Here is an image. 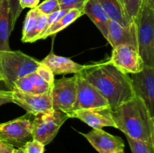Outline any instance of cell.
Masks as SVG:
<instances>
[{
    "mask_svg": "<svg viewBox=\"0 0 154 153\" xmlns=\"http://www.w3.org/2000/svg\"><path fill=\"white\" fill-rule=\"evenodd\" d=\"M11 32V21L8 2L2 0L0 5V52L11 50L9 38Z\"/></svg>",
    "mask_w": 154,
    "mask_h": 153,
    "instance_id": "ac0fdd59",
    "label": "cell"
},
{
    "mask_svg": "<svg viewBox=\"0 0 154 153\" xmlns=\"http://www.w3.org/2000/svg\"><path fill=\"white\" fill-rule=\"evenodd\" d=\"M36 8L38 9L39 11L47 16L61 10L58 0H45Z\"/></svg>",
    "mask_w": 154,
    "mask_h": 153,
    "instance_id": "d4e9b609",
    "label": "cell"
},
{
    "mask_svg": "<svg viewBox=\"0 0 154 153\" xmlns=\"http://www.w3.org/2000/svg\"><path fill=\"white\" fill-rule=\"evenodd\" d=\"M15 147L0 140V153H13Z\"/></svg>",
    "mask_w": 154,
    "mask_h": 153,
    "instance_id": "1f68e13d",
    "label": "cell"
},
{
    "mask_svg": "<svg viewBox=\"0 0 154 153\" xmlns=\"http://www.w3.org/2000/svg\"><path fill=\"white\" fill-rule=\"evenodd\" d=\"M84 11L78 9H70L68 10L67 12L64 15L61 16L57 22H54L43 34L40 37L39 40H44L50 36L54 35L60 32V31L63 30L73 23L76 20L81 17L82 15H84Z\"/></svg>",
    "mask_w": 154,
    "mask_h": 153,
    "instance_id": "ffe728a7",
    "label": "cell"
},
{
    "mask_svg": "<svg viewBox=\"0 0 154 153\" xmlns=\"http://www.w3.org/2000/svg\"><path fill=\"white\" fill-rule=\"evenodd\" d=\"M41 63L48 66L54 75L78 74L86 68V64H78L71 58L57 56L53 52H50Z\"/></svg>",
    "mask_w": 154,
    "mask_h": 153,
    "instance_id": "2e32d148",
    "label": "cell"
},
{
    "mask_svg": "<svg viewBox=\"0 0 154 153\" xmlns=\"http://www.w3.org/2000/svg\"><path fill=\"white\" fill-rule=\"evenodd\" d=\"M108 61L126 74L140 72L144 66L138 47L129 44L120 45L113 48Z\"/></svg>",
    "mask_w": 154,
    "mask_h": 153,
    "instance_id": "ba28073f",
    "label": "cell"
},
{
    "mask_svg": "<svg viewBox=\"0 0 154 153\" xmlns=\"http://www.w3.org/2000/svg\"><path fill=\"white\" fill-rule=\"evenodd\" d=\"M45 146L36 140H31L24 144L22 147L26 153H44Z\"/></svg>",
    "mask_w": 154,
    "mask_h": 153,
    "instance_id": "f1b7e54d",
    "label": "cell"
},
{
    "mask_svg": "<svg viewBox=\"0 0 154 153\" xmlns=\"http://www.w3.org/2000/svg\"><path fill=\"white\" fill-rule=\"evenodd\" d=\"M117 128L126 136L154 146V118L141 98L135 95L112 110Z\"/></svg>",
    "mask_w": 154,
    "mask_h": 153,
    "instance_id": "7a4b0ae2",
    "label": "cell"
},
{
    "mask_svg": "<svg viewBox=\"0 0 154 153\" xmlns=\"http://www.w3.org/2000/svg\"><path fill=\"white\" fill-rule=\"evenodd\" d=\"M80 74L106 99L111 110L135 96L129 74L120 71L108 60L86 64Z\"/></svg>",
    "mask_w": 154,
    "mask_h": 153,
    "instance_id": "6da1fadb",
    "label": "cell"
},
{
    "mask_svg": "<svg viewBox=\"0 0 154 153\" xmlns=\"http://www.w3.org/2000/svg\"><path fill=\"white\" fill-rule=\"evenodd\" d=\"M135 95L141 98L154 118V67L144 66L142 70L130 74Z\"/></svg>",
    "mask_w": 154,
    "mask_h": 153,
    "instance_id": "8fae6325",
    "label": "cell"
},
{
    "mask_svg": "<svg viewBox=\"0 0 154 153\" xmlns=\"http://www.w3.org/2000/svg\"><path fill=\"white\" fill-rule=\"evenodd\" d=\"M35 72L44 80L46 81L48 83H49L50 85L51 86L53 85L54 80H55V79H54V76H55V75L54 74L52 70H51L48 66L41 63L38 65V67L37 68V69H36Z\"/></svg>",
    "mask_w": 154,
    "mask_h": 153,
    "instance_id": "83f0119b",
    "label": "cell"
},
{
    "mask_svg": "<svg viewBox=\"0 0 154 153\" xmlns=\"http://www.w3.org/2000/svg\"><path fill=\"white\" fill-rule=\"evenodd\" d=\"M77 78V97L74 111L110 107L106 99L80 73Z\"/></svg>",
    "mask_w": 154,
    "mask_h": 153,
    "instance_id": "9c48e42d",
    "label": "cell"
},
{
    "mask_svg": "<svg viewBox=\"0 0 154 153\" xmlns=\"http://www.w3.org/2000/svg\"><path fill=\"white\" fill-rule=\"evenodd\" d=\"M8 103H12V91L0 89V106Z\"/></svg>",
    "mask_w": 154,
    "mask_h": 153,
    "instance_id": "f546056e",
    "label": "cell"
},
{
    "mask_svg": "<svg viewBox=\"0 0 154 153\" xmlns=\"http://www.w3.org/2000/svg\"><path fill=\"white\" fill-rule=\"evenodd\" d=\"M3 80V77H2V70H1V67H0V82Z\"/></svg>",
    "mask_w": 154,
    "mask_h": 153,
    "instance_id": "e575fe53",
    "label": "cell"
},
{
    "mask_svg": "<svg viewBox=\"0 0 154 153\" xmlns=\"http://www.w3.org/2000/svg\"><path fill=\"white\" fill-rule=\"evenodd\" d=\"M58 2L61 10L78 9L83 10L87 0H58Z\"/></svg>",
    "mask_w": 154,
    "mask_h": 153,
    "instance_id": "4316f807",
    "label": "cell"
},
{
    "mask_svg": "<svg viewBox=\"0 0 154 153\" xmlns=\"http://www.w3.org/2000/svg\"><path fill=\"white\" fill-rule=\"evenodd\" d=\"M126 16L135 22L138 17L144 0H119Z\"/></svg>",
    "mask_w": 154,
    "mask_h": 153,
    "instance_id": "44dd1931",
    "label": "cell"
},
{
    "mask_svg": "<svg viewBox=\"0 0 154 153\" xmlns=\"http://www.w3.org/2000/svg\"><path fill=\"white\" fill-rule=\"evenodd\" d=\"M40 0H19L20 6L23 10L24 8H35L39 4Z\"/></svg>",
    "mask_w": 154,
    "mask_h": 153,
    "instance_id": "4dcf8cb0",
    "label": "cell"
},
{
    "mask_svg": "<svg viewBox=\"0 0 154 153\" xmlns=\"http://www.w3.org/2000/svg\"><path fill=\"white\" fill-rule=\"evenodd\" d=\"M48 16L39 11L37 8H32L26 14L24 20L21 40L23 43H33L43 34Z\"/></svg>",
    "mask_w": 154,
    "mask_h": 153,
    "instance_id": "5bb4252c",
    "label": "cell"
},
{
    "mask_svg": "<svg viewBox=\"0 0 154 153\" xmlns=\"http://www.w3.org/2000/svg\"><path fill=\"white\" fill-rule=\"evenodd\" d=\"M107 40L112 48L120 45L129 44L138 47L136 26L135 22L132 26L125 27L114 20H110L108 25Z\"/></svg>",
    "mask_w": 154,
    "mask_h": 153,
    "instance_id": "9a60e30c",
    "label": "cell"
},
{
    "mask_svg": "<svg viewBox=\"0 0 154 153\" xmlns=\"http://www.w3.org/2000/svg\"><path fill=\"white\" fill-rule=\"evenodd\" d=\"M27 77L29 79L32 85L35 88L36 94H45L51 91V86L49 83L44 80L35 71L32 72L26 75Z\"/></svg>",
    "mask_w": 154,
    "mask_h": 153,
    "instance_id": "7402d4cb",
    "label": "cell"
},
{
    "mask_svg": "<svg viewBox=\"0 0 154 153\" xmlns=\"http://www.w3.org/2000/svg\"><path fill=\"white\" fill-rule=\"evenodd\" d=\"M71 118H78L93 128L102 129L104 127L117 128L110 107L74 111Z\"/></svg>",
    "mask_w": 154,
    "mask_h": 153,
    "instance_id": "4fadbf2b",
    "label": "cell"
},
{
    "mask_svg": "<svg viewBox=\"0 0 154 153\" xmlns=\"http://www.w3.org/2000/svg\"><path fill=\"white\" fill-rule=\"evenodd\" d=\"M99 153H116L124 150L125 144L120 136L110 134L102 129L93 128L87 134H81Z\"/></svg>",
    "mask_w": 154,
    "mask_h": 153,
    "instance_id": "7c38bea8",
    "label": "cell"
},
{
    "mask_svg": "<svg viewBox=\"0 0 154 153\" xmlns=\"http://www.w3.org/2000/svg\"><path fill=\"white\" fill-rule=\"evenodd\" d=\"M132 153H154V146L126 136Z\"/></svg>",
    "mask_w": 154,
    "mask_h": 153,
    "instance_id": "603a6c76",
    "label": "cell"
},
{
    "mask_svg": "<svg viewBox=\"0 0 154 153\" xmlns=\"http://www.w3.org/2000/svg\"><path fill=\"white\" fill-rule=\"evenodd\" d=\"M12 103L19 105L29 114L33 116L39 113H50L54 111L51 91L45 94H29L14 88L12 90Z\"/></svg>",
    "mask_w": 154,
    "mask_h": 153,
    "instance_id": "30bf717a",
    "label": "cell"
},
{
    "mask_svg": "<svg viewBox=\"0 0 154 153\" xmlns=\"http://www.w3.org/2000/svg\"><path fill=\"white\" fill-rule=\"evenodd\" d=\"M116 153H125V152H124V150H121V151H119Z\"/></svg>",
    "mask_w": 154,
    "mask_h": 153,
    "instance_id": "d590c367",
    "label": "cell"
},
{
    "mask_svg": "<svg viewBox=\"0 0 154 153\" xmlns=\"http://www.w3.org/2000/svg\"><path fill=\"white\" fill-rule=\"evenodd\" d=\"M8 4L9 12H10L11 21V28L12 30L14 28L15 23L17 20L18 17L20 15L23 9L20 6L19 0H7Z\"/></svg>",
    "mask_w": 154,
    "mask_h": 153,
    "instance_id": "484cf974",
    "label": "cell"
},
{
    "mask_svg": "<svg viewBox=\"0 0 154 153\" xmlns=\"http://www.w3.org/2000/svg\"><path fill=\"white\" fill-rule=\"evenodd\" d=\"M1 3H2V0H0V5H1Z\"/></svg>",
    "mask_w": 154,
    "mask_h": 153,
    "instance_id": "8d00e7d4",
    "label": "cell"
},
{
    "mask_svg": "<svg viewBox=\"0 0 154 153\" xmlns=\"http://www.w3.org/2000/svg\"><path fill=\"white\" fill-rule=\"evenodd\" d=\"M144 1L147 2H148L149 4H151L152 6H154V0H144Z\"/></svg>",
    "mask_w": 154,
    "mask_h": 153,
    "instance_id": "836d02e7",
    "label": "cell"
},
{
    "mask_svg": "<svg viewBox=\"0 0 154 153\" xmlns=\"http://www.w3.org/2000/svg\"><path fill=\"white\" fill-rule=\"evenodd\" d=\"M84 14L93 21L105 39L108 37L110 18L97 0H87L84 8Z\"/></svg>",
    "mask_w": 154,
    "mask_h": 153,
    "instance_id": "e0dca14e",
    "label": "cell"
},
{
    "mask_svg": "<svg viewBox=\"0 0 154 153\" xmlns=\"http://www.w3.org/2000/svg\"><path fill=\"white\" fill-rule=\"evenodd\" d=\"M27 115L0 123V140L17 148L32 140V123Z\"/></svg>",
    "mask_w": 154,
    "mask_h": 153,
    "instance_id": "52a82bcc",
    "label": "cell"
},
{
    "mask_svg": "<svg viewBox=\"0 0 154 153\" xmlns=\"http://www.w3.org/2000/svg\"><path fill=\"white\" fill-rule=\"evenodd\" d=\"M105 10L110 20L118 22L125 27H129L134 23L125 14L119 0H97Z\"/></svg>",
    "mask_w": 154,
    "mask_h": 153,
    "instance_id": "d6986e66",
    "label": "cell"
},
{
    "mask_svg": "<svg viewBox=\"0 0 154 153\" xmlns=\"http://www.w3.org/2000/svg\"><path fill=\"white\" fill-rule=\"evenodd\" d=\"M14 88L24 93L36 94L35 88L27 76H24L20 79L17 80L14 84Z\"/></svg>",
    "mask_w": 154,
    "mask_h": 153,
    "instance_id": "cb8c5ba5",
    "label": "cell"
},
{
    "mask_svg": "<svg viewBox=\"0 0 154 153\" xmlns=\"http://www.w3.org/2000/svg\"><path fill=\"white\" fill-rule=\"evenodd\" d=\"M32 120V139L45 146L54 139L61 126L69 118V116L61 111L54 110L50 113H39Z\"/></svg>",
    "mask_w": 154,
    "mask_h": 153,
    "instance_id": "5b68a950",
    "label": "cell"
},
{
    "mask_svg": "<svg viewBox=\"0 0 154 153\" xmlns=\"http://www.w3.org/2000/svg\"><path fill=\"white\" fill-rule=\"evenodd\" d=\"M13 153H26L25 151H24L23 148H22V147H20V148H14V150Z\"/></svg>",
    "mask_w": 154,
    "mask_h": 153,
    "instance_id": "d6a6232c",
    "label": "cell"
},
{
    "mask_svg": "<svg viewBox=\"0 0 154 153\" xmlns=\"http://www.w3.org/2000/svg\"><path fill=\"white\" fill-rule=\"evenodd\" d=\"M41 62L21 51L0 52V67L5 86L12 91L17 80L35 72Z\"/></svg>",
    "mask_w": 154,
    "mask_h": 153,
    "instance_id": "3957f363",
    "label": "cell"
},
{
    "mask_svg": "<svg viewBox=\"0 0 154 153\" xmlns=\"http://www.w3.org/2000/svg\"><path fill=\"white\" fill-rule=\"evenodd\" d=\"M135 23L138 50L144 66L154 67V6L144 1Z\"/></svg>",
    "mask_w": 154,
    "mask_h": 153,
    "instance_id": "277c9868",
    "label": "cell"
},
{
    "mask_svg": "<svg viewBox=\"0 0 154 153\" xmlns=\"http://www.w3.org/2000/svg\"><path fill=\"white\" fill-rule=\"evenodd\" d=\"M51 96L54 110L66 112L71 118L77 97L76 75L55 80L51 86Z\"/></svg>",
    "mask_w": 154,
    "mask_h": 153,
    "instance_id": "8992f818",
    "label": "cell"
}]
</instances>
